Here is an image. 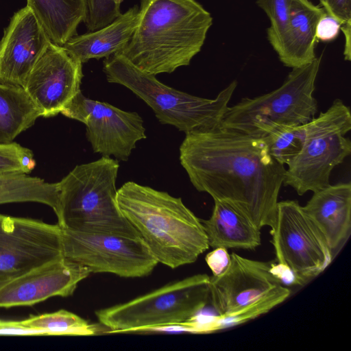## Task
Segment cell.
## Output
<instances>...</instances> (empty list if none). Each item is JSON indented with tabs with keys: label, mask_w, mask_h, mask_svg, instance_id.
Segmentation results:
<instances>
[{
	"label": "cell",
	"mask_w": 351,
	"mask_h": 351,
	"mask_svg": "<svg viewBox=\"0 0 351 351\" xmlns=\"http://www.w3.org/2000/svg\"><path fill=\"white\" fill-rule=\"evenodd\" d=\"M35 166L31 149L15 142L0 144V176L28 174Z\"/></svg>",
	"instance_id": "cell-27"
},
{
	"label": "cell",
	"mask_w": 351,
	"mask_h": 351,
	"mask_svg": "<svg viewBox=\"0 0 351 351\" xmlns=\"http://www.w3.org/2000/svg\"><path fill=\"white\" fill-rule=\"evenodd\" d=\"M209 247L254 250L261 245V232L241 211L231 204L214 199L208 219H200Z\"/></svg>",
	"instance_id": "cell-20"
},
{
	"label": "cell",
	"mask_w": 351,
	"mask_h": 351,
	"mask_svg": "<svg viewBox=\"0 0 351 351\" xmlns=\"http://www.w3.org/2000/svg\"><path fill=\"white\" fill-rule=\"evenodd\" d=\"M210 276L197 274L168 284L127 302L95 312L108 333L137 332L190 321L210 300Z\"/></svg>",
	"instance_id": "cell-7"
},
{
	"label": "cell",
	"mask_w": 351,
	"mask_h": 351,
	"mask_svg": "<svg viewBox=\"0 0 351 351\" xmlns=\"http://www.w3.org/2000/svg\"><path fill=\"white\" fill-rule=\"evenodd\" d=\"M62 230L64 256L90 274L139 278L150 274L158 263L139 235Z\"/></svg>",
	"instance_id": "cell-9"
},
{
	"label": "cell",
	"mask_w": 351,
	"mask_h": 351,
	"mask_svg": "<svg viewBox=\"0 0 351 351\" xmlns=\"http://www.w3.org/2000/svg\"><path fill=\"white\" fill-rule=\"evenodd\" d=\"M306 124L305 143L287 165L283 181L299 195L328 186L332 169L351 153V142L345 136L351 130V113L341 99H335L325 112Z\"/></svg>",
	"instance_id": "cell-8"
},
{
	"label": "cell",
	"mask_w": 351,
	"mask_h": 351,
	"mask_svg": "<svg viewBox=\"0 0 351 351\" xmlns=\"http://www.w3.org/2000/svg\"><path fill=\"white\" fill-rule=\"evenodd\" d=\"M290 293V289L285 285H280L230 316L224 318L216 316L215 317V330L239 325L256 318L281 304L289 296Z\"/></svg>",
	"instance_id": "cell-25"
},
{
	"label": "cell",
	"mask_w": 351,
	"mask_h": 351,
	"mask_svg": "<svg viewBox=\"0 0 351 351\" xmlns=\"http://www.w3.org/2000/svg\"><path fill=\"white\" fill-rule=\"evenodd\" d=\"M185 134L180 160L193 186L271 230L286 169L265 141L221 125Z\"/></svg>",
	"instance_id": "cell-1"
},
{
	"label": "cell",
	"mask_w": 351,
	"mask_h": 351,
	"mask_svg": "<svg viewBox=\"0 0 351 351\" xmlns=\"http://www.w3.org/2000/svg\"><path fill=\"white\" fill-rule=\"evenodd\" d=\"M27 5L50 42L59 46L77 35L87 13L86 0H27Z\"/></svg>",
	"instance_id": "cell-21"
},
{
	"label": "cell",
	"mask_w": 351,
	"mask_h": 351,
	"mask_svg": "<svg viewBox=\"0 0 351 351\" xmlns=\"http://www.w3.org/2000/svg\"><path fill=\"white\" fill-rule=\"evenodd\" d=\"M212 24L195 0H141L134 33L119 53L145 73H171L190 64Z\"/></svg>",
	"instance_id": "cell-2"
},
{
	"label": "cell",
	"mask_w": 351,
	"mask_h": 351,
	"mask_svg": "<svg viewBox=\"0 0 351 351\" xmlns=\"http://www.w3.org/2000/svg\"><path fill=\"white\" fill-rule=\"evenodd\" d=\"M123 0H86L87 13L84 23L88 32L95 31L112 23L121 14Z\"/></svg>",
	"instance_id": "cell-29"
},
{
	"label": "cell",
	"mask_w": 351,
	"mask_h": 351,
	"mask_svg": "<svg viewBox=\"0 0 351 351\" xmlns=\"http://www.w3.org/2000/svg\"><path fill=\"white\" fill-rule=\"evenodd\" d=\"M280 285L271 263L233 252L228 268L219 276L210 277V300L217 317L224 318Z\"/></svg>",
	"instance_id": "cell-14"
},
{
	"label": "cell",
	"mask_w": 351,
	"mask_h": 351,
	"mask_svg": "<svg viewBox=\"0 0 351 351\" xmlns=\"http://www.w3.org/2000/svg\"><path fill=\"white\" fill-rule=\"evenodd\" d=\"M37 202L50 206L55 212L58 202V184L49 183L27 174L0 176V204Z\"/></svg>",
	"instance_id": "cell-23"
},
{
	"label": "cell",
	"mask_w": 351,
	"mask_h": 351,
	"mask_svg": "<svg viewBox=\"0 0 351 351\" xmlns=\"http://www.w3.org/2000/svg\"><path fill=\"white\" fill-rule=\"evenodd\" d=\"M22 321L30 328L46 332L48 336H92L100 332L97 325L64 309L33 315Z\"/></svg>",
	"instance_id": "cell-24"
},
{
	"label": "cell",
	"mask_w": 351,
	"mask_h": 351,
	"mask_svg": "<svg viewBox=\"0 0 351 351\" xmlns=\"http://www.w3.org/2000/svg\"><path fill=\"white\" fill-rule=\"evenodd\" d=\"M48 336L43 330L30 328L23 321L0 319V336Z\"/></svg>",
	"instance_id": "cell-31"
},
{
	"label": "cell",
	"mask_w": 351,
	"mask_h": 351,
	"mask_svg": "<svg viewBox=\"0 0 351 351\" xmlns=\"http://www.w3.org/2000/svg\"><path fill=\"white\" fill-rule=\"evenodd\" d=\"M138 6L133 5L106 26L75 35L62 47L82 64L90 59L108 58L121 52L135 29Z\"/></svg>",
	"instance_id": "cell-19"
},
{
	"label": "cell",
	"mask_w": 351,
	"mask_h": 351,
	"mask_svg": "<svg viewBox=\"0 0 351 351\" xmlns=\"http://www.w3.org/2000/svg\"><path fill=\"white\" fill-rule=\"evenodd\" d=\"M306 123L285 129L263 138L270 155L278 162L288 165L300 153L307 135Z\"/></svg>",
	"instance_id": "cell-26"
},
{
	"label": "cell",
	"mask_w": 351,
	"mask_h": 351,
	"mask_svg": "<svg viewBox=\"0 0 351 351\" xmlns=\"http://www.w3.org/2000/svg\"><path fill=\"white\" fill-rule=\"evenodd\" d=\"M40 110L25 90L0 83V144H9L32 126Z\"/></svg>",
	"instance_id": "cell-22"
},
{
	"label": "cell",
	"mask_w": 351,
	"mask_h": 351,
	"mask_svg": "<svg viewBox=\"0 0 351 351\" xmlns=\"http://www.w3.org/2000/svg\"><path fill=\"white\" fill-rule=\"evenodd\" d=\"M289 19L276 50L281 62L290 68L300 67L315 58V28L323 8L309 0H289Z\"/></svg>",
	"instance_id": "cell-18"
},
{
	"label": "cell",
	"mask_w": 351,
	"mask_h": 351,
	"mask_svg": "<svg viewBox=\"0 0 351 351\" xmlns=\"http://www.w3.org/2000/svg\"><path fill=\"white\" fill-rule=\"evenodd\" d=\"M119 161L102 156L77 165L58 184L54 212L63 230L108 231L138 235L117 202Z\"/></svg>",
	"instance_id": "cell-4"
},
{
	"label": "cell",
	"mask_w": 351,
	"mask_h": 351,
	"mask_svg": "<svg viewBox=\"0 0 351 351\" xmlns=\"http://www.w3.org/2000/svg\"><path fill=\"white\" fill-rule=\"evenodd\" d=\"M302 208L322 233L333 253L350 232V182L329 184L313 192Z\"/></svg>",
	"instance_id": "cell-17"
},
{
	"label": "cell",
	"mask_w": 351,
	"mask_h": 351,
	"mask_svg": "<svg viewBox=\"0 0 351 351\" xmlns=\"http://www.w3.org/2000/svg\"><path fill=\"white\" fill-rule=\"evenodd\" d=\"M88 269L65 257L47 262L0 287V308L32 306L54 296L68 297Z\"/></svg>",
	"instance_id": "cell-15"
},
{
	"label": "cell",
	"mask_w": 351,
	"mask_h": 351,
	"mask_svg": "<svg viewBox=\"0 0 351 351\" xmlns=\"http://www.w3.org/2000/svg\"><path fill=\"white\" fill-rule=\"evenodd\" d=\"M82 63L62 46L50 43L31 71L23 88L42 117L61 112L80 90Z\"/></svg>",
	"instance_id": "cell-13"
},
{
	"label": "cell",
	"mask_w": 351,
	"mask_h": 351,
	"mask_svg": "<svg viewBox=\"0 0 351 351\" xmlns=\"http://www.w3.org/2000/svg\"><path fill=\"white\" fill-rule=\"evenodd\" d=\"M117 202L158 263L176 269L209 248L200 219L180 197L129 181L117 189Z\"/></svg>",
	"instance_id": "cell-3"
},
{
	"label": "cell",
	"mask_w": 351,
	"mask_h": 351,
	"mask_svg": "<svg viewBox=\"0 0 351 351\" xmlns=\"http://www.w3.org/2000/svg\"><path fill=\"white\" fill-rule=\"evenodd\" d=\"M270 21L267 38L276 51L286 29L289 19V0H257Z\"/></svg>",
	"instance_id": "cell-28"
},
{
	"label": "cell",
	"mask_w": 351,
	"mask_h": 351,
	"mask_svg": "<svg viewBox=\"0 0 351 351\" xmlns=\"http://www.w3.org/2000/svg\"><path fill=\"white\" fill-rule=\"evenodd\" d=\"M103 71L108 82L123 85L143 99L161 123L185 134L220 126L237 86L233 80L213 99L192 95L161 83L120 53L105 58Z\"/></svg>",
	"instance_id": "cell-5"
},
{
	"label": "cell",
	"mask_w": 351,
	"mask_h": 351,
	"mask_svg": "<svg viewBox=\"0 0 351 351\" xmlns=\"http://www.w3.org/2000/svg\"><path fill=\"white\" fill-rule=\"evenodd\" d=\"M322 56L293 68L278 88L253 98L244 97L228 108L221 126L265 138L285 129L308 122L317 112L313 96Z\"/></svg>",
	"instance_id": "cell-6"
},
{
	"label": "cell",
	"mask_w": 351,
	"mask_h": 351,
	"mask_svg": "<svg viewBox=\"0 0 351 351\" xmlns=\"http://www.w3.org/2000/svg\"><path fill=\"white\" fill-rule=\"evenodd\" d=\"M341 31L345 36V47H344V58L346 60L350 61L351 59L350 52V37H351V22L342 24Z\"/></svg>",
	"instance_id": "cell-34"
},
{
	"label": "cell",
	"mask_w": 351,
	"mask_h": 351,
	"mask_svg": "<svg viewBox=\"0 0 351 351\" xmlns=\"http://www.w3.org/2000/svg\"><path fill=\"white\" fill-rule=\"evenodd\" d=\"M50 43L27 5L15 12L0 41V83L23 88Z\"/></svg>",
	"instance_id": "cell-16"
},
{
	"label": "cell",
	"mask_w": 351,
	"mask_h": 351,
	"mask_svg": "<svg viewBox=\"0 0 351 351\" xmlns=\"http://www.w3.org/2000/svg\"><path fill=\"white\" fill-rule=\"evenodd\" d=\"M270 233L278 263L293 274L299 285L324 271L332 260L323 235L297 201L278 202Z\"/></svg>",
	"instance_id": "cell-10"
},
{
	"label": "cell",
	"mask_w": 351,
	"mask_h": 351,
	"mask_svg": "<svg viewBox=\"0 0 351 351\" xmlns=\"http://www.w3.org/2000/svg\"><path fill=\"white\" fill-rule=\"evenodd\" d=\"M323 8L341 24L351 22V0H319Z\"/></svg>",
	"instance_id": "cell-32"
},
{
	"label": "cell",
	"mask_w": 351,
	"mask_h": 351,
	"mask_svg": "<svg viewBox=\"0 0 351 351\" xmlns=\"http://www.w3.org/2000/svg\"><path fill=\"white\" fill-rule=\"evenodd\" d=\"M341 23L325 10L316 25L317 41L330 42L334 40L341 31Z\"/></svg>",
	"instance_id": "cell-30"
},
{
	"label": "cell",
	"mask_w": 351,
	"mask_h": 351,
	"mask_svg": "<svg viewBox=\"0 0 351 351\" xmlns=\"http://www.w3.org/2000/svg\"><path fill=\"white\" fill-rule=\"evenodd\" d=\"M205 260L213 276H217L228 268L230 261V254L226 248L216 247L206 254Z\"/></svg>",
	"instance_id": "cell-33"
},
{
	"label": "cell",
	"mask_w": 351,
	"mask_h": 351,
	"mask_svg": "<svg viewBox=\"0 0 351 351\" xmlns=\"http://www.w3.org/2000/svg\"><path fill=\"white\" fill-rule=\"evenodd\" d=\"M62 257V230L58 223L0 213V287Z\"/></svg>",
	"instance_id": "cell-11"
},
{
	"label": "cell",
	"mask_w": 351,
	"mask_h": 351,
	"mask_svg": "<svg viewBox=\"0 0 351 351\" xmlns=\"http://www.w3.org/2000/svg\"><path fill=\"white\" fill-rule=\"evenodd\" d=\"M83 123L95 153L127 161L138 141L146 138L141 116L106 102L86 97L80 90L61 112Z\"/></svg>",
	"instance_id": "cell-12"
}]
</instances>
